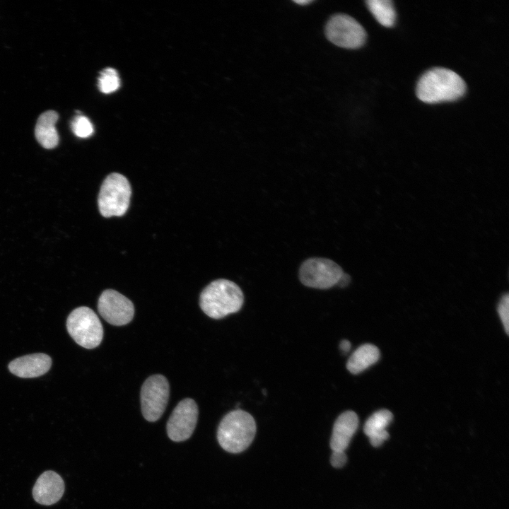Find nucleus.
I'll return each mask as SVG.
<instances>
[{"instance_id":"4468645a","label":"nucleus","mask_w":509,"mask_h":509,"mask_svg":"<svg viewBox=\"0 0 509 509\" xmlns=\"http://www.w3.org/2000/svg\"><path fill=\"white\" fill-rule=\"evenodd\" d=\"M58 118V113L54 110L44 112L38 117L35 136L38 143L45 148H54L58 145L59 135L55 127Z\"/></svg>"},{"instance_id":"20e7f679","label":"nucleus","mask_w":509,"mask_h":509,"mask_svg":"<svg viewBox=\"0 0 509 509\" xmlns=\"http://www.w3.org/2000/svg\"><path fill=\"white\" fill-rule=\"evenodd\" d=\"M131 189L128 180L119 173H111L104 180L98 195V208L106 218L124 215L129 205Z\"/></svg>"},{"instance_id":"6e6552de","label":"nucleus","mask_w":509,"mask_h":509,"mask_svg":"<svg viewBox=\"0 0 509 509\" xmlns=\"http://www.w3.org/2000/svg\"><path fill=\"white\" fill-rule=\"evenodd\" d=\"M325 32L330 42L347 49L358 48L366 40V33L361 25L346 14L333 16L327 22Z\"/></svg>"},{"instance_id":"b1692460","label":"nucleus","mask_w":509,"mask_h":509,"mask_svg":"<svg viewBox=\"0 0 509 509\" xmlns=\"http://www.w3.org/2000/svg\"><path fill=\"white\" fill-rule=\"evenodd\" d=\"M295 2L297 3L298 4H300V5L303 6L305 4L306 5L308 4L311 3L312 1H310V0H296Z\"/></svg>"},{"instance_id":"9d476101","label":"nucleus","mask_w":509,"mask_h":509,"mask_svg":"<svg viewBox=\"0 0 509 509\" xmlns=\"http://www.w3.org/2000/svg\"><path fill=\"white\" fill-rule=\"evenodd\" d=\"M98 310L105 321L115 326L128 324L134 315L132 302L112 289H107L102 293L98 299Z\"/></svg>"},{"instance_id":"9b49d317","label":"nucleus","mask_w":509,"mask_h":509,"mask_svg":"<svg viewBox=\"0 0 509 509\" xmlns=\"http://www.w3.org/2000/svg\"><path fill=\"white\" fill-rule=\"evenodd\" d=\"M64 491V483L62 477L53 471H46L37 479L33 496L40 504L49 505L57 503Z\"/></svg>"},{"instance_id":"2eb2a0df","label":"nucleus","mask_w":509,"mask_h":509,"mask_svg":"<svg viewBox=\"0 0 509 509\" xmlns=\"http://www.w3.org/2000/svg\"><path fill=\"white\" fill-rule=\"evenodd\" d=\"M393 415L387 409H381L373 413L365 421L363 431L374 447L380 446L389 438L386 431L391 423Z\"/></svg>"},{"instance_id":"f257e3e1","label":"nucleus","mask_w":509,"mask_h":509,"mask_svg":"<svg viewBox=\"0 0 509 509\" xmlns=\"http://www.w3.org/2000/svg\"><path fill=\"white\" fill-rule=\"evenodd\" d=\"M466 90L464 80L455 71L445 68H433L424 73L416 86V95L426 103L453 101Z\"/></svg>"},{"instance_id":"7ed1b4c3","label":"nucleus","mask_w":509,"mask_h":509,"mask_svg":"<svg viewBox=\"0 0 509 509\" xmlns=\"http://www.w3.org/2000/svg\"><path fill=\"white\" fill-rule=\"evenodd\" d=\"M255 433L256 423L252 415L242 409H236L228 413L221 421L217 439L226 451L239 453L249 447Z\"/></svg>"},{"instance_id":"f03ea898","label":"nucleus","mask_w":509,"mask_h":509,"mask_svg":"<svg viewBox=\"0 0 509 509\" xmlns=\"http://www.w3.org/2000/svg\"><path fill=\"white\" fill-rule=\"evenodd\" d=\"M244 302L242 291L234 282L224 279L215 280L204 288L199 305L202 311L213 319L237 312Z\"/></svg>"},{"instance_id":"423d86ee","label":"nucleus","mask_w":509,"mask_h":509,"mask_svg":"<svg viewBox=\"0 0 509 509\" xmlns=\"http://www.w3.org/2000/svg\"><path fill=\"white\" fill-rule=\"evenodd\" d=\"M344 273L341 267L334 261L313 257L302 263L299 269V279L306 286L327 289L337 285Z\"/></svg>"},{"instance_id":"4be33fe9","label":"nucleus","mask_w":509,"mask_h":509,"mask_svg":"<svg viewBox=\"0 0 509 509\" xmlns=\"http://www.w3.org/2000/svg\"><path fill=\"white\" fill-rule=\"evenodd\" d=\"M350 281H351L350 276L346 273H344L343 276L340 279V280L338 282L337 286H340L341 288L345 287L349 283Z\"/></svg>"},{"instance_id":"1a4fd4ad","label":"nucleus","mask_w":509,"mask_h":509,"mask_svg":"<svg viewBox=\"0 0 509 509\" xmlns=\"http://www.w3.org/2000/svg\"><path fill=\"white\" fill-rule=\"evenodd\" d=\"M198 407L190 398L180 401L173 409L167 423L168 437L173 441L187 440L193 433L198 419Z\"/></svg>"},{"instance_id":"f8f14e48","label":"nucleus","mask_w":509,"mask_h":509,"mask_svg":"<svg viewBox=\"0 0 509 509\" xmlns=\"http://www.w3.org/2000/svg\"><path fill=\"white\" fill-rule=\"evenodd\" d=\"M51 365L52 359L48 355L37 353L14 359L8 364V369L18 377L32 378L45 374Z\"/></svg>"},{"instance_id":"f3484780","label":"nucleus","mask_w":509,"mask_h":509,"mask_svg":"<svg viewBox=\"0 0 509 509\" xmlns=\"http://www.w3.org/2000/svg\"><path fill=\"white\" fill-rule=\"evenodd\" d=\"M366 4L372 14L381 25L391 27L394 24L396 13L391 1L369 0Z\"/></svg>"},{"instance_id":"5701e85b","label":"nucleus","mask_w":509,"mask_h":509,"mask_svg":"<svg viewBox=\"0 0 509 509\" xmlns=\"http://www.w3.org/2000/svg\"><path fill=\"white\" fill-rule=\"evenodd\" d=\"M339 347H340V349L341 350V351L346 353L349 351V350L351 347V344L349 340L344 339L340 342Z\"/></svg>"},{"instance_id":"ddd939ff","label":"nucleus","mask_w":509,"mask_h":509,"mask_svg":"<svg viewBox=\"0 0 509 509\" xmlns=\"http://www.w3.org/2000/svg\"><path fill=\"white\" fill-rule=\"evenodd\" d=\"M358 426V417L353 411H346L334 422L330 440L333 451H345Z\"/></svg>"},{"instance_id":"6ab92c4d","label":"nucleus","mask_w":509,"mask_h":509,"mask_svg":"<svg viewBox=\"0 0 509 509\" xmlns=\"http://www.w3.org/2000/svg\"><path fill=\"white\" fill-rule=\"evenodd\" d=\"M73 132L78 137L86 138L93 132V127L90 121L85 116L78 115L71 122Z\"/></svg>"},{"instance_id":"a211bd4d","label":"nucleus","mask_w":509,"mask_h":509,"mask_svg":"<svg viewBox=\"0 0 509 509\" xmlns=\"http://www.w3.org/2000/svg\"><path fill=\"white\" fill-rule=\"evenodd\" d=\"M119 78L117 71L112 68H106L102 71L98 78L99 90L105 94L117 90L119 87Z\"/></svg>"},{"instance_id":"412c9836","label":"nucleus","mask_w":509,"mask_h":509,"mask_svg":"<svg viewBox=\"0 0 509 509\" xmlns=\"http://www.w3.org/2000/svg\"><path fill=\"white\" fill-rule=\"evenodd\" d=\"M330 462L333 467L336 468L342 467L346 462V455L344 451H333Z\"/></svg>"},{"instance_id":"dca6fc26","label":"nucleus","mask_w":509,"mask_h":509,"mask_svg":"<svg viewBox=\"0 0 509 509\" xmlns=\"http://www.w3.org/2000/svg\"><path fill=\"white\" fill-rule=\"evenodd\" d=\"M380 356V350L375 345L370 344L361 345L349 358L346 368L353 374H358L375 363Z\"/></svg>"},{"instance_id":"aec40b11","label":"nucleus","mask_w":509,"mask_h":509,"mask_svg":"<svg viewBox=\"0 0 509 509\" xmlns=\"http://www.w3.org/2000/svg\"><path fill=\"white\" fill-rule=\"evenodd\" d=\"M498 313L507 334L509 333V295L504 294L498 305Z\"/></svg>"},{"instance_id":"0eeeda50","label":"nucleus","mask_w":509,"mask_h":509,"mask_svg":"<svg viewBox=\"0 0 509 509\" xmlns=\"http://www.w3.org/2000/svg\"><path fill=\"white\" fill-rule=\"evenodd\" d=\"M170 395L169 383L162 375L148 378L141 389V406L144 417L148 421L158 420L163 414Z\"/></svg>"},{"instance_id":"39448f33","label":"nucleus","mask_w":509,"mask_h":509,"mask_svg":"<svg viewBox=\"0 0 509 509\" xmlns=\"http://www.w3.org/2000/svg\"><path fill=\"white\" fill-rule=\"evenodd\" d=\"M66 328L72 339L86 349H94L103 340V329L100 320L88 307L74 309L67 318Z\"/></svg>"}]
</instances>
